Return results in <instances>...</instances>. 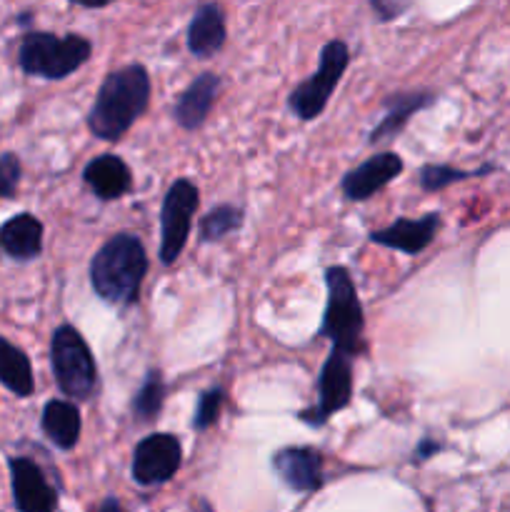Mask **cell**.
Listing matches in <instances>:
<instances>
[{"mask_svg":"<svg viewBox=\"0 0 510 512\" xmlns=\"http://www.w3.org/2000/svg\"><path fill=\"white\" fill-rule=\"evenodd\" d=\"M150 100V75L143 65H128L103 80L88 115V128L100 140H118L143 115Z\"/></svg>","mask_w":510,"mask_h":512,"instance_id":"1","label":"cell"},{"mask_svg":"<svg viewBox=\"0 0 510 512\" xmlns=\"http://www.w3.org/2000/svg\"><path fill=\"white\" fill-rule=\"evenodd\" d=\"M145 270L148 258L140 238L133 233H120L95 253L90 263V283L105 303L130 305L138 300Z\"/></svg>","mask_w":510,"mask_h":512,"instance_id":"2","label":"cell"},{"mask_svg":"<svg viewBox=\"0 0 510 512\" xmlns=\"http://www.w3.org/2000/svg\"><path fill=\"white\" fill-rule=\"evenodd\" d=\"M328 308L323 318V335L333 340V348L355 355L363 348V308L345 268H328Z\"/></svg>","mask_w":510,"mask_h":512,"instance_id":"3","label":"cell"},{"mask_svg":"<svg viewBox=\"0 0 510 512\" xmlns=\"http://www.w3.org/2000/svg\"><path fill=\"white\" fill-rule=\"evenodd\" d=\"M90 58V43L70 33L58 38L53 33H30L20 45V68L38 78L60 80L80 68Z\"/></svg>","mask_w":510,"mask_h":512,"instance_id":"4","label":"cell"},{"mask_svg":"<svg viewBox=\"0 0 510 512\" xmlns=\"http://www.w3.org/2000/svg\"><path fill=\"white\" fill-rule=\"evenodd\" d=\"M50 360H53V373L63 395L73 400H88L93 395L98 370H95L88 343L78 330L70 325H60L55 330L50 340Z\"/></svg>","mask_w":510,"mask_h":512,"instance_id":"5","label":"cell"},{"mask_svg":"<svg viewBox=\"0 0 510 512\" xmlns=\"http://www.w3.org/2000/svg\"><path fill=\"white\" fill-rule=\"evenodd\" d=\"M345 68H348V45L333 40L323 48L318 70L290 93V110L303 120L318 118Z\"/></svg>","mask_w":510,"mask_h":512,"instance_id":"6","label":"cell"},{"mask_svg":"<svg viewBox=\"0 0 510 512\" xmlns=\"http://www.w3.org/2000/svg\"><path fill=\"white\" fill-rule=\"evenodd\" d=\"M195 210H198V188L190 180H175L165 195L163 213H160V235H163L160 260L165 265L175 263L183 253Z\"/></svg>","mask_w":510,"mask_h":512,"instance_id":"7","label":"cell"},{"mask_svg":"<svg viewBox=\"0 0 510 512\" xmlns=\"http://www.w3.org/2000/svg\"><path fill=\"white\" fill-rule=\"evenodd\" d=\"M320 405L313 410H303L300 418L310 425H323L333 413L343 410L353 395V355L333 348L320 373Z\"/></svg>","mask_w":510,"mask_h":512,"instance_id":"8","label":"cell"},{"mask_svg":"<svg viewBox=\"0 0 510 512\" xmlns=\"http://www.w3.org/2000/svg\"><path fill=\"white\" fill-rule=\"evenodd\" d=\"M180 460H183V453H180V443L175 435H148V438L135 445L133 478L140 485L168 483L178 473Z\"/></svg>","mask_w":510,"mask_h":512,"instance_id":"9","label":"cell"},{"mask_svg":"<svg viewBox=\"0 0 510 512\" xmlns=\"http://www.w3.org/2000/svg\"><path fill=\"white\" fill-rule=\"evenodd\" d=\"M10 478H13L15 505L20 512H53L58 495L45 480L43 470L33 460H10Z\"/></svg>","mask_w":510,"mask_h":512,"instance_id":"10","label":"cell"},{"mask_svg":"<svg viewBox=\"0 0 510 512\" xmlns=\"http://www.w3.org/2000/svg\"><path fill=\"white\" fill-rule=\"evenodd\" d=\"M403 173V160L395 153H378L343 178V193L348 200H368L380 188Z\"/></svg>","mask_w":510,"mask_h":512,"instance_id":"11","label":"cell"},{"mask_svg":"<svg viewBox=\"0 0 510 512\" xmlns=\"http://www.w3.org/2000/svg\"><path fill=\"white\" fill-rule=\"evenodd\" d=\"M280 480L298 493H313L323 485V455L313 448H285L273 458Z\"/></svg>","mask_w":510,"mask_h":512,"instance_id":"12","label":"cell"},{"mask_svg":"<svg viewBox=\"0 0 510 512\" xmlns=\"http://www.w3.org/2000/svg\"><path fill=\"white\" fill-rule=\"evenodd\" d=\"M438 225V213H428L420 220H395L388 228L370 233V240L378 245H385V248H395L403 250V253L408 255H418L420 250H425L433 243Z\"/></svg>","mask_w":510,"mask_h":512,"instance_id":"13","label":"cell"},{"mask_svg":"<svg viewBox=\"0 0 510 512\" xmlns=\"http://www.w3.org/2000/svg\"><path fill=\"white\" fill-rule=\"evenodd\" d=\"M220 90V78L215 73H203L193 80V83L185 88V93L180 95V100L175 103V120L180 123V128L195 130L198 125H203V120L208 118L210 108H213L215 98H218Z\"/></svg>","mask_w":510,"mask_h":512,"instance_id":"14","label":"cell"},{"mask_svg":"<svg viewBox=\"0 0 510 512\" xmlns=\"http://www.w3.org/2000/svg\"><path fill=\"white\" fill-rule=\"evenodd\" d=\"M0 248L15 260H33L43 250V225L35 215L23 213L0 228Z\"/></svg>","mask_w":510,"mask_h":512,"instance_id":"15","label":"cell"},{"mask_svg":"<svg viewBox=\"0 0 510 512\" xmlns=\"http://www.w3.org/2000/svg\"><path fill=\"white\" fill-rule=\"evenodd\" d=\"M83 178L100 200H115L130 190V170L118 155H100L90 160Z\"/></svg>","mask_w":510,"mask_h":512,"instance_id":"16","label":"cell"},{"mask_svg":"<svg viewBox=\"0 0 510 512\" xmlns=\"http://www.w3.org/2000/svg\"><path fill=\"white\" fill-rule=\"evenodd\" d=\"M225 43V20L223 13L215 3L203 5L198 8V13L193 15L188 28V48L190 53L198 55V58H210L213 53H218Z\"/></svg>","mask_w":510,"mask_h":512,"instance_id":"17","label":"cell"},{"mask_svg":"<svg viewBox=\"0 0 510 512\" xmlns=\"http://www.w3.org/2000/svg\"><path fill=\"white\" fill-rule=\"evenodd\" d=\"M80 413L73 403L65 400H50L43 410V433L60 450L75 448L80 440Z\"/></svg>","mask_w":510,"mask_h":512,"instance_id":"18","label":"cell"},{"mask_svg":"<svg viewBox=\"0 0 510 512\" xmlns=\"http://www.w3.org/2000/svg\"><path fill=\"white\" fill-rule=\"evenodd\" d=\"M0 383L20 398H28L35 388L28 355L5 338H0Z\"/></svg>","mask_w":510,"mask_h":512,"instance_id":"19","label":"cell"},{"mask_svg":"<svg viewBox=\"0 0 510 512\" xmlns=\"http://www.w3.org/2000/svg\"><path fill=\"white\" fill-rule=\"evenodd\" d=\"M430 100H433V95H428V93L393 95V98L388 100V115H385L383 123L373 130V135H370V143H380V140L393 138V135L398 133L405 123H408L410 115H415L420 108H425Z\"/></svg>","mask_w":510,"mask_h":512,"instance_id":"20","label":"cell"},{"mask_svg":"<svg viewBox=\"0 0 510 512\" xmlns=\"http://www.w3.org/2000/svg\"><path fill=\"white\" fill-rule=\"evenodd\" d=\"M240 223H243V213L238 208H233V205H218V208H213L200 220V240H205V243L223 240L225 235L238 230Z\"/></svg>","mask_w":510,"mask_h":512,"instance_id":"21","label":"cell"},{"mask_svg":"<svg viewBox=\"0 0 510 512\" xmlns=\"http://www.w3.org/2000/svg\"><path fill=\"white\" fill-rule=\"evenodd\" d=\"M165 400V385L160 373H148L145 383L140 385V390L135 393L133 400V413L138 415V420L148 423V420L158 418L160 408H163Z\"/></svg>","mask_w":510,"mask_h":512,"instance_id":"22","label":"cell"},{"mask_svg":"<svg viewBox=\"0 0 510 512\" xmlns=\"http://www.w3.org/2000/svg\"><path fill=\"white\" fill-rule=\"evenodd\" d=\"M470 175L478 173L450 168V165H425V168L420 170V185H423V190H440L445 188V185L470 178Z\"/></svg>","mask_w":510,"mask_h":512,"instance_id":"23","label":"cell"},{"mask_svg":"<svg viewBox=\"0 0 510 512\" xmlns=\"http://www.w3.org/2000/svg\"><path fill=\"white\" fill-rule=\"evenodd\" d=\"M220 405H223V390L220 388H210L200 395L198 408H195V418L193 425L198 430H208L210 425H215L220 415Z\"/></svg>","mask_w":510,"mask_h":512,"instance_id":"24","label":"cell"},{"mask_svg":"<svg viewBox=\"0 0 510 512\" xmlns=\"http://www.w3.org/2000/svg\"><path fill=\"white\" fill-rule=\"evenodd\" d=\"M20 183V160L13 153L0 155V198H10Z\"/></svg>","mask_w":510,"mask_h":512,"instance_id":"25","label":"cell"},{"mask_svg":"<svg viewBox=\"0 0 510 512\" xmlns=\"http://www.w3.org/2000/svg\"><path fill=\"white\" fill-rule=\"evenodd\" d=\"M98 512H123V508H120V503L115 498H108L105 500L103 505H100Z\"/></svg>","mask_w":510,"mask_h":512,"instance_id":"26","label":"cell"},{"mask_svg":"<svg viewBox=\"0 0 510 512\" xmlns=\"http://www.w3.org/2000/svg\"><path fill=\"white\" fill-rule=\"evenodd\" d=\"M73 3L85 5V8H103V5L113 3V0H73Z\"/></svg>","mask_w":510,"mask_h":512,"instance_id":"27","label":"cell"},{"mask_svg":"<svg viewBox=\"0 0 510 512\" xmlns=\"http://www.w3.org/2000/svg\"><path fill=\"white\" fill-rule=\"evenodd\" d=\"M438 450V445L435 443H423V450H420V458H428L430 453H435Z\"/></svg>","mask_w":510,"mask_h":512,"instance_id":"28","label":"cell"}]
</instances>
